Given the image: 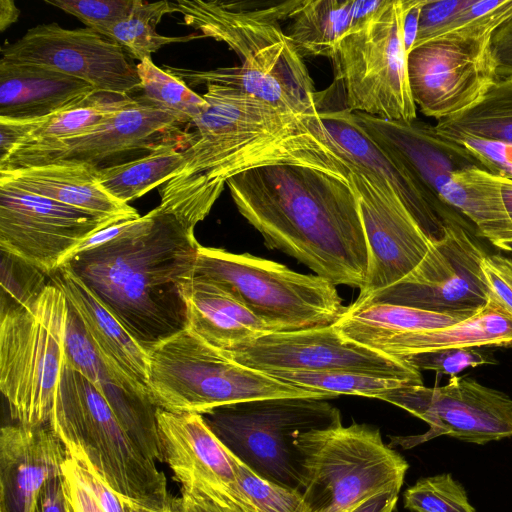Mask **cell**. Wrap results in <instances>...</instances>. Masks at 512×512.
Here are the masks:
<instances>
[{
	"mask_svg": "<svg viewBox=\"0 0 512 512\" xmlns=\"http://www.w3.org/2000/svg\"><path fill=\"white\" fill-rule=\"evenodd\" d=\"M203 113L187 133L183 163L159 186L160 205L190 229L231 177L255 167L299 165L349 180L320 118L283 111L239 89L207 84Z\"/></svg>",
	"mask_w": 512,
	"mask_h": 512,
	"instance_id": "1",
	"label": "cell"
},
{
	"mask_svg": "<svg viewBox=\"0 0 512 512\" xmlns=\"http://www.w3.org/2000/svg\"><path fill=\"white\" fill-rule=\"evenodd\" d=\"M240 214L265 245L333 285L363 289L369 252L348 179L299 165L255 167L227 180Z\"/></svg>",
	"mask_w": 512,
	"mask_h": 512,
	"instance_id": "2",
	"label": "cell"
},
{
	"mask_svg": "<svg viewBox=\"0 0 512 512\" xmlns=\"http://www.w3.org/2000/svg\"><path fill=\"white\" fill-rule=\"evenodd\" d=\"M194 230L159 206L66 265L148 352L187 327L182 286L194 276ZM61 266V265H60Z\"/></svg>",
	"mask_w": 512,
	"mask_h": 512,
	"instance_id": "3",
	"label": "cell"
},
{
	"mask_svg": "<svg viewBox=\"0 0 512 512\" xmlns=\"http://www.w3.org/2000/svg\"><path fill=\"white\" fill-rule=\"evenodd\" d=\"M303 0L249 7L245 2L178 0L183 23L225 43L241 60L235 67L191 70L164 66L190 88L210 83L241 90L283 111L320 114L321 96L288 35L279 22L291 19Z\"/></svg>",
	"mask_w": 512,
	"mask_h": 512,
	"instance_id": "4",
	"label": "cell"
},
{
	"mask_svg": "<svg viewBox=\"0 0 512 512\" xmlns=\"http://www.w3.org/2000/svg\"><path fill=\"white\" fill-rule=\"evenodd\" d=\"M49 424L66 450L79 453L120 498L151 511L173 507L165 474L131 439L99 390L66 363Z\"/></svg>",
	"mask_w": 512,
	"mask_h": 512,
	"instance_id": "5",
	"label": "cell"
},
{
	"mask_svg": "<svg viewBox=\"0 0 512 512\" xmlns=\"http://www.w3.org/2000/svg\"><path fill=\"white\" fill-rule=\"evenodd\" d=\"M147 355L150 397L170 412L202 415L220 406L274 397L334 398L242 365L188 328L159 342Z\"/></svg>",
	"mask_w": 512,
	"mask_h": 512,
	"instance_id": "6",
	"label": "cell"
},
{
	"mask_svg": "<svg viewBox=\"0 0 512 512\" xmlns=\"http://www.w3.org/2000/svg\"><path fill=\"white\" fill-rule=\"evenodd\" d=\"M68 302L50 280L35 296L0 312V389L11 418L49 424L65 363Z\"/></svg>",
	"mask_w": 512,
	"mask_h": 512,
	"instance_id": "7",
	"label": "cell"
},
{
	"mask_svg": "<svg viewBox=\"0 0 512 512\" xmlns=\"http://www.w3.org/2000/svg\"><path fill=\"white\" fill-rule=\"evenodd\" d=\"M220 441L258 475L302 489L301 436L342 424L339 409L315 397L233 403L202 414Z\"/></svg>",
	"mask_w": 512,
	"mask_h": 512,
	"instance_id": "8",
	"label": "cell"
},
{
	"mask_svg": "<svg viewBox=\"0 0 512 512\" xmlns=\"http://www.w3.org/2000/svg\"><path fill=\"white\" fill-rule=\"evenodd\" d=\"M299 444L309 512H352L379 493L400 491L409 468L379 429L366 424L312 430Z\"/></svg>",
	"mask_w": 512,
	"mask_h": 512,
	"instance_id": "9",
	"label": "cell"
},
{
	"mask_svg": "<svg viewBox=\"0 0 512 512\" xmlns=\"http://www.w3.org/2000/svg\"><path fill=\"white\" fill-rule=\"evenodd\" d=\"M194 275L230 289L274 332L334 325L347 310L327 279L249 253L200 245Z\"/></svg>",
	"mask_w": 512,
	"mask_h": 512,
	"instance_id": "10",
	"label": "cell"
},
{
	"mask_svg": "<svg viewBox=\"0 0 512 512\" xmlns=\"http://www.w3.org/2000/svg\"><path fill=\"white\" fill-rule=\"evenodd\" d=\"M408 4L409 0H386L340 40L331 60L345 90L347 110L394 121L417 119L404 37Z\"/></svg>",
	"mask_w": 512,
	"mask_h": 512,
	"instance_id": "11",
	"label": "cell"
},
{
	"mask_svg": "<svg viewBox=\"0 0 512 512\" xmlns=\"http://www.w3.org/2000/svg\"><path fill=\"white\" fill-rule=\"evenodd\" d=\"M487 254L459 216L444 221L420 264L404 279L351 305L386 303L467 318L490 299L481 268Z\"/></svg>",
	"mask_w": 512,
	"mask_h": 512,
	"instance_id": "12",
	"label": "cell"
},
{
	"mask_svg": "<svg viewBox=\"0 0 512 512\" xmlns=\"http://www.w3.org/2000/svg\"><path fill=\"white\" fill-rule=\"evenodd\" d=\"M380 400L429 425L421 435L392 437L390 446L410 449L439 436L483 445L512 437V398L474 379L453 376L444 386L402 385Z\"/></svg>",
	"mask_w": 512,
	"mask_h": 512,
	"instance_id": "13",
	"label": "cell"
},
{
	"mask_svg": "<svg viewBox=\"0 0 512 512\" xmlns=\"http://www.w3.org/2000/svg\"><path fill=\"white\" fill-rule=\"evenodd\" d=\"M492 33L452 32L408 54L412 98L425 116L439 121L468 110L485 96L498 79Z\"/></svg>",
	"mask_w": 512,
	"mask_h": 512,
	"instance_id": "14",
	"label": "cell"
},
{
	"mask_svg": "<svg viewBox=\"0 0 512 512\" xmlns=\"http://www.w3.org/2000/svg\"><path fill=\"white\" fill-rule=\"evenodd\" d=\"M225 355L264 373L357 372L423 385L419 370L345 338L334 325L267 333Z\"/></svg>",
	"mask_w": 512,
	"mask_h": 512,
	"instance_id": "15",
	"label": "cell"
},
{
	"mask_svg": "<svg viewBox=\"0 0 512 512\" xmlns=\"http://www.w3.org/2000/svg\"><path fill=\"white\" fill-rule=\"evenodd\" d=\"M128 220L97 215L0 181V248L49 275L88 236Z\"/></svg>",
	"mask_w": 512,
	"mask_h": 512,
	"instance_id": "16",
	"label": "cell"
},
{
	"mask_svg": "<svg viewBox=\"0 0 512 512\" xmlns=\"http://www.w3.org/2000/svg\"><path fill=\"white\" fill-rule=\"evenodd\" d=\"M1 59L47 67L87 82L97 91L131 96L140 90L137 64L112 39L85 27L39 24L1 48Z\"/></svg>",
	"mask_w": 512,
	"mask_h": 512,
	"instance_id": "17",
	"label": "cell"
},
{
	"mask_svg": "<svg viewBox=\"0 0 512 512\" xmlns=\"http://www.w3.org/2000/svg\"><path fill=\"white\" fill-rule=\"evenodd\" d=\"M184 125L167 110L145 97L95 127L67 139L15 147L0 160V171L47 164H88L101 168L104 160L178 138Z\"/></svg>",
	"mask_w": 512,
	"mask_h": 512,
	"instance_id": "18",
	"label": "cell"
},
{
	"mask_svg": "<svg viewBox=\"0 0 512 512\" xmlns=\"http://www.w3.org/2000/svg\"><path fill=\"white\" fill-rule=\"evenodd\" d=\"M156 422L164 461L183 492L200 495L224 512H256L240 488L232 452L201 414L157 408Z\"/></svg>",
	"mask_w": 512,
	"mask_h": 512,
	"instance_id": "19",
	"label": "cell"
},
{
	"mask_svg": "<svg viewBox=\"0 0 512 512\" xmlns=\"http://www.w3.org/2000/svg\"><path fill=\"white\" fill-rule=\"evenodd\" d=\"M369 252L368 278L355 303L408 276L429 251L427 236L394 192L350 170Z\"/></svg>",
	"mask_w": 512,
	"mask_h": 512,
	"instance_id": "20",
	"label": "cell"
},
{
	"mask_svg": "<svg viewBox=\"0 0 512 512\" xmlns=\"http://www.w3.org/2000/svg\"><path fill=\"white\" fill-rule=\"evenodd\" d=\"M320 118L337 155L358 171L391 189L432 240L440 237L444 220L457 215L439 202L404 165L383 152L354 123L346 108L322 110Z\"/></svg>",
	"mask_w": 512,
	"mask_h": 512,
	"instance_id": "21",
	"label": "cell"
},
{
	"mask_svg": "<svg viewBox=\"0 0 512 512\" xmlns=\"http://www.w3.org/2000/svg\"><path fill=\"white\" fill-rule=\"evenodd\" d=\"M350 114L370 140L411 171L439 202L444 203L440 191L453 174L470 168L484 169L462 143L442 135L435 125L418 119L404 122L362 112Z\"/></svg>",
	"mask_w": 512,
	"mask_h": 512,
	"instance_id": "22",
	"label": "cell"
},
{
	"mask_svg": "<svg viewBox=\"0 0 512 512\" xmlns=\"http://www.w3.org/2000/svg\"><path fill=\"white\" fill-rule=\"evenodd\" d=\"M65 363L82 373L99 390L128 435L147 457L153 461H164L156 422L158 407L149 392L135 385L102 358L69 303Z\"/></svg>",
	"mask_w": 512,
	"mask_h": 512,
	"instance_id": "23",
	"label": "cell"
},
{
	"mask_svg": "<svg viewBox=\"0 0 512 512\" xmlns=\"http://www.w3.org/2000/svg\"><path fill=\"white\" fill-rule=\"evenodd\" d=\"M66 448L50 424L0 433V512H32L43 487L63 475Z\"/></svg>",
	"mask_w": 512,
	"mask_h": 512,
	"instance_id": "24",
	"label": "cell"
},
{
	"mask_svg": "<svg viewBox=\"0 0 512 512\" xmlns=\"http://www.w3.org/2000/svg\"><path fill=\"white\" fill-rule=\"evenodd\" d=\"M48 277L63 291L102 358L135 385L148 391L147 352L119 319L66 265L59 266Z\"/></svg>",
	"mask_w": 512,
	"mask_h": 512,
	"instance_id": "25",
	"label": "cell"
},
{
	"mask_svg": "<svg viewBox=\"0 0 512 512\" xmlns=\"http://www.w3.org/2000/svg\"><path fill=\"white\" fill-rule=\"evenodd\" d=\"M187 327L224 354L274 332L224 285L194 275L182 286Z\"/></svg>",
	"mask_w": 512,
	"mask_h": 512,
	"instance_id": "26",
	"label": "cell"
},
{
	"mask_svg": "<svg viewBox=\"0 0 512 512\" xmlns=\"http://www.w3.org/2000/svg\"><path fill=\"white\" fill-rule=\"evenodd\" d=\"M97 92L87 82L47 67L0 60L1 119H43Z\"/></svg>",
	"mask_w": 512,
	"mask_h": 512,
	"instance_id": "27",
	"label": "cell"
},
{
	"mask_svg": "<svg viewBox=\"0 0 512 512\" xmlns=\"http://www.w3.org/2000/svg\"><path fill=\"white\" fill-rule=\"evenodd\" d=\"M98 169L88 164H47L0 171V181L97 215L139 218L135 208L102 187Z\"/></svg>",
	"mask_w": 512,
	"mask_h": 512,
	"instance_id": "28",
	"label": "cell"
},
{
	"mask_svg": "<svg viewBox=\"0 0 512 512\" xmlns=\"http://www.w3.org/2000/svg\"><path fill=\"white\" fill-rule=\"evenodd\" d=\"M512 344V316L491 296L478 312L455 324L420 332L397 334L367 347L394 358L443 349Z\"/></svg>",
	"mask_w": 512,
	"mask_h": 512,
	"instance_id": "29",
	"label": "cell"
},
{
	"mask_svg": "<svg viewBox=\"0 0 512 512\" xmlns=\"http://www.w3.org/2000/svg\"><path fill=\"white\" fill-rule=\"evenodd\" d=\"M386 0H303L288 37L299 54L332 59L340 40L369 20Z\"/></svg>",
	"mask_w": 512,
	"mask_h": 512,
	"instance_id": "30",
	"label": "cell"
},
{
	"mask_svg": "<svg viewBox=\"0 0 512 512\" xmlns=\"http://www.w3.org/2000/svg\"><path fill=\"white\" fill-rule=\"evenodd\" d=\"M132 96L97 92L88 99L33 121L0 118V160L15 147L67 139L79 135L131 105Z\"/></svg>",
	"mask_w": 512,
	"mask_h": 512,
	"instance_id": "31",
	"label": "cell"
},
{
	"mask_svg": "<svg viewBox=\"0 0 512 512\" xmlns=\"http://www.w3.org/2000/svg\"><path fill=\"white\" fill-rule=\"evenodd\" d=\"M440 198L471 220L492 245L512 250V222L498 176L482 168L456 172L441 189Z\"/></svg>",
	"mask_w": 512,
	"mask_h": 512,
	"instance_id": "32",
	"label": "cell"
},
{
	"mask_svg": "<svg viewBox=\"0 0 512 512\" xmlns=\"http://www.w3.org/2000/svg\"><path fill=\"white\" fill-rule=\"evenodd\" d=\"M186 135L164 141L135 160L99 168L100 184L110 195L126 204L161 186L183 163V153L179 148H186Z\"/></svg>",
	"mask_w": 512,
	"mask_h": 512,
	"instance_id": "33",
	"label": "cell"
},
{
	"mask_svg": "<svg viewBox=\"0 0 512 512\" xmlns=\"http://www.w3.org/2000/svg\"><path fill=\"white\" fill-rule=\"evenodd\" d=\"M453 140L478 138L512 143V77L498 78L473 107L435 125Z\"/></svg>",
	"mask_w": 512,
	"mask_h": 512,
	"instance_id": "34",
	"label": "cell"
},
{
	"mask_svg": "<svg viewBox=\"0 0 512 512\" xmlns=\"http://www.w3.org/2000/svg\"><path fill=\"white\" fill-rule=\"evenodd\" d=\"M174 2L160 1L149 3L134 0L128 15L107 29L102 35L119 44L132 58L141 62L151 58L152 53L161 47L187 42L202 35L164 36L156 31V25L165 14L175 13Z\"/></svg>",
	"mask_w": 512,
	"mask_h": 512,
	"instance_id": "35",
	"label": "cell"
},
{
	"mask_svg": "<svg viewBox=\"0 0 512 512\" xmlns=\"http://www.w3.org/2000/svg\"><path fill=\"white\" fill-rule=\"evenodd\" d=\"M142 96L167 110L184 125L192 124L207 106L202 95L195 93L179 77L157 67L151 58L136 66Z\"/></svg>",
	"mask_w": 512,
	"mask_h": 512,
	"instance_id": "36",
	"label": "cell"
},
{
	"mask_svg": "<svg viewBox=\"0 0 512 512\" xmlns=\"http://www.w3.org/2000/svg\"><path fill=\"white\" fill-rule=\"evenodd\" d=\"M267 374L296 387L329 394L334 398L340 395H354L379 399L385 392L407 384L396 379L357 372H274Z\"/></svg>",
	"mask_w": 512,
	"mask_h": 512,
	"instance_id": "37",
	"label": "cell"
},
{
	"mask_svg": "<svg viewBox=\"0 0 512 512\" xmlns=\"http://www.w3.org/2000/svg\"><path fill=\"white\" fill-rule=\"evenodd\" d=\"M403 504L412 512H476L465 489L450 473L419 479L405 490Z\"/></svg>",
	"mask_w": 512,
	"mask_h": 512,
	"instance_id": "38",
	"label": "cell"
},
{
	"mask_svg": "<svg viewBox=\"0 0 512 512\" xmlns=\"http://www.w3.org/2000/svg\"><path fill=\"white\" fill-rule=\"evenodd\" d=\"M233 460L240 488L256 512H309L300 490L258 475L234 454Z\"/></svg>",
	"mask_w": 512,
	"mask_h": 512,
	"instance_id": "39",
	"label": "cell"
},
{
	"mask_svg": "<svg viewBox=\"0 0 512 512\" xmlns=\"http://www.w3.org/2000/svg\"><path fill=\"white\" fill-rule=\"evenodd\" d=\"M134 0H45L103 34L130 12Z\"/></svg>",
	"mask_w": 512,
	"mask_h": 512,
	"instance_id": "40",
	"label": "cell"
},
{
	"mask_svg": "<svg viewBox=\"0 0 512 512\" xmlns=\"http://www.w3.org/2000/svg\"><path fill=\"white\" fill-rule=\"evenodd\" d=\"M404 360L417 370H432L456 376L468 367L489 364L490 360L475 348L443 349L410 354Z\"/></svg>",
	"mask_w": 512,
	"mask_h": 512,
	"instance_id": "41",
	"label": "cell"
},
{
	"mask_svg": "<svg viewBox=\"0 0 512 512\" xmlns=\"http://www.w3.org/2000/svg\"><path fill=\"white\" fill-rule=\"evenodd\" d=\"M462 143L489 173L512 180V143L500 140L465 138Z\"/></svg>",
	"mask_w": 512,
	"mask_h": 512,
	"instance_id": "42",
	"label": "cell"
},
{
	"mask_svg": "<svg viewBox=\"0 0 512 512\" xmlns=\"http://www.w3.org/2000/svg\"><path fill=\"white\" fill-rule=\"evenodd\" d=\"M66 465L96 499L105 512H124L122 500L119 495L94 472L79 453L67 451Z\"/></svg>",
	"mask_w": 512,
	"mask_h": 512,
	"instance_id": "43",
	"label": "cell"
},
{
	"mask_svg": "<svg viewBox=\"0 0 512 512\" xmlns=\"http://www.w3.org/2000/svg\"><path fill=\"white\" fill-rule=\"evenodd\" d=\"M481 268L490 296L512 316V258L487 254Z\"/></svg>",
	"mask_w": 512,
	"mask_h": 512,
	"instance_id": "44",
	"label": "cell"
},
{
	"mask_svg": "<svg viewBox=\"0 0 512 512\" xmlns=\"http://www.w3.org/2000/svg\"><path fill=\"white\" fill-rule=\"evenodd\" d=\"M464 3L465 0H424L413 48L431 40L461 9Z\"/></svg>",
	"mask_w": 512,
	"mask_h": 512,
	"instance_id": "45",
	"label": "cell"
},
{
	"mask_svg": "<svg viewBox=\"0 0 512 512\" xmlns=\"http://www.w3.org/2000/svg\"><path fill=\"white\" fill-rule=\"evenodd\" d=\"M490 49L497 77H512V16L493 31Z\"/></svg>",
	"mask_w": 512,
	"mask_h": 512,
	"instance_id": "46",
	"label": "cell"
},
{
	"mask_svg": "<svg viewBox=\"0 0 512 512\" xmlns=\"http://www.w3.org/2000/svg\"><path fill=\"white\" fill-rule=\"evenodd\" d=\"M63 478L71 512H105L91 493L67 467L63 468Z\"/></svg>",
	"mask_w": 512,
	"mask_h": 512,
	"instance_id": "47",
	"label": "cell"
},
{
	"mask_svg": "<svg viewBox=\"0 0 512 512\" xmlns=\"http://www.w3.org/2000/svg\"><path fill=\"white\" fill-rule=\"evenodd\" d=\"M32 512H71L63 475L43 487Z\"/></svg>",
	"mask_w": 512,
	"mask_h": 512,
	"instance_id": "48",
	"label": "cell"
},
{
	"mask_svg": "<svg viewBox=\"0 0 512 512\" xmlns=\"http://www.w3.org/2000/svg\"><path fill=\"white\" fill-rule=\"evenodd\" d=\"M173 508L177 512H224L210 500L194 494L181 493V497L173 500Z\"/></svg>",
	"mask_w": 512,
	"mask_h": 512,
	"instance_id": "49",
	"label": "cell"
},
{
	"mask_svg": "<svg viewBox=\"0 0 512 512\" xmlns=\"http://www.w3.org/2000/svg\"><path fill=\"white\" fill-rule=\"evenodd\" d=\"M423 3L424 0H409L404 18V37L408 54L412 51L416 41L419 17Z\"/></svg>",
	"mask_w": 512,
	"mask_h": 512,
	"instance_id": "50",
	"label": "cell"
},
{
	"mask_svg": "<svg viewBox=\"0 0 512 512\" xmlns=\"http://www.w3.org/2000/svg\"><path fill=\"white\" fill-rule=\"evenodd\" d=\"M400 491L379 493L357 506L352 512H393Z\"/></svg>",
	"mask_w": 512,
	"mask_h": 512,
	"instance_id": "51",
	"label": "cell"
},
{
	"mask_svg": "<svg viewBox=\"0 0 512 512\" xmlns=\"http://www.w3.org/2000/svg\"><path fill=\"white\" fill-rule=\"evenodd\" d=\"M20 16V10L12 0H0V32H4L12 24L16 23Z\"/></svg>",
	"mask_w": 512,
	"mask_h": 512,
	"instance_id": "52",
	"label": "cell"
},
{
	"mask_svg": "<svg viewBox=\"0 0 512 512\" xmlns=\"http://www.w3.org/2000/svg\"><path fill=\"white\" fill-rule=\"evenodd\" d=\"M500 178L502 194L507 213L512 222V180Z\"/></svg>",
	"mask_w": 512,
	"mask_h": 512,
	"instance_id": "53",
	"label": "cell"
},
{
	"mask_svg": "<svg viewBox=\"0 0 512 512\" xmlns=\"http://www.w3.org/2000/svg\"><path fill=\"white\" fill-rule=\"evenodd\" d=\"M122 504L124 507V512H150L151 510L133 502L130 500L122 499Z\"/></svg>",
	"mask_w": 512,
	"mask_h": 512,
	"instance_id": "54",
	"label": "cell"
},
{
	"mask_svg": "<svg viewBox=\"0 0 512 512\" xmlns=\"http://www.w3.org/2000/svg\"><path fill=\"white\" fill-rule=\"evenodd\" d=\"M150 512H177V511L172 507L171 509L164 510V511H150Z\"/></svg>",
	"mask_w": 512,
	"mask_h": 512,
	"instance_id": "55",
	"label": "cell"
}]
</instances>
